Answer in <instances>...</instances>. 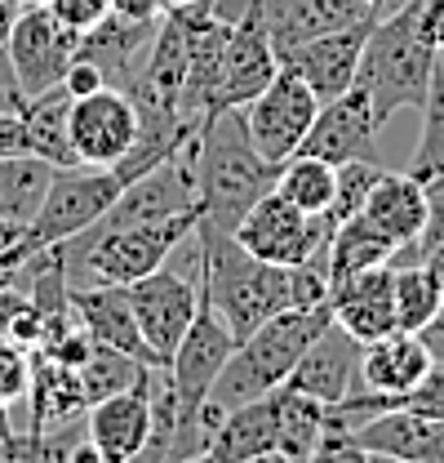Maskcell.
Returning a JSON list of instances; mask_svg holds the SVG:
<instances>
[{"mask_svg":"<svg viewBox=\"0 0 444 463\" xmlns=\"http://www.w3.org/2000/svg\"><path fill=\"white\" fill-rule=\"evenodd\" d=\"M272 410H276V450L302 463L329 432V405H320L307 392L293 388H276L272 392Z\"/></svg>","mask_w":444,"mask_h":463,"instance_id":"27","label":"cell"},{"mask_svg":"<svg viewBox=\"0 0 444 463\" xmlns=\"http://www.w3.org/2000/svg\"><path fill=\"white\" fill-rule=\"evenodd\" d=\"M71 94L54 85L45 94H32L23 103V134H27V152L50 161V165H76V152H71Z\"/></svg>","mask_w":444,"mask_h":463,"instance_id":"25","label":"cell"},{"mask_svg":"<svg viewBox=\"0 0 444 463\" xmlns=\"http://www.w3.org/2000/svg\"><path fill=\"white\" fill-rule=\"evenodd\" d=\"M156 23L161 18H125V14H107L103 23H94L89 32H80V45L76 58L94 62L107 85L116 90H129L134 76H138V58H147L152 50V36H156Z\"/></svg>","mask_w":444,"mask_h":463,"instance_id":"22","label":"cell"},{"mask_svg":"<svg viewBox=\"0 0 444 463\" xmlns=\"http://www.w3.org/2000/svg\"><path fill=\"white\" fill-rule=\"evenodd\" d=\"M267 450H276V410H272V397L231 405V410H222L218 419L209 423L205 455H214L218 463H245L254 455H267Z\"/></svg>","mask_w":444,"mask_h":463,"instance_id":"24","label":"cell"},{"mask_svg":"<svg viewBox=\"0 0 444 463\" xmlns=\"http://www.w3.org/2000/svg\"><path fill=\"white\" fill-rule=\"evenodd\" d=\"M360 219L369 228H378L387 241L400 245L395 254V268L400 263H418V236L427 228V192H422V178L413 174H383L360 210Z\"/></svg>","mask_w":444,"mask_h":463,"instance_id":"20","label":"cell"},{"mask_svg":"<svg viewBox=\"0 0 444 463\" xmlns=\"http://www.w3.org/2000/svg\"><path fill=\"white\" fill-rule=\"evenodd\" d=\"M436 76H440V80H444V54L436 58Z\"/></svg>","mask_w":444,"mask_h":463,"instance_id":"48","label":"cell"},{"mask_svg":"<svg viewBox=\"0 0 444 463\" xmlns=\"http://www.w3.org/2000/svg\"><path fill=\"white\" fill-rule=\"evenodd\" d=\"M422 192H427V228L418 236V263L427 259V250H436L444 241V174L422 178Z\"/></svg>","mask_w":444,"mask_h":463,"instance_id":"34","label":"cell"},{"mask_svg":"<svg viewBox=\"0 0 444 463\" xmlns=\"http://www.w3.org/2000/svg\"><path fill=\"white\" fill-rule=\"evenodd\" d=\"M418 339H422V347L431 352V361H436V365H444V298H440V312H436V317L418 330Z\"/></svg>","mask_w":444,"mask_h":463,"instance_id":"40","label":"cell"},{"mask_svg":"<svg viewBox=\"0 0 444 463\" xmlns=\"http://www.w3.org/2000/svg\"><path fill=\"white\" fill-rule=\"evenodd\" d=\"M329 321H333L329 303H320V307H289V312H276L272 321H263L249 339H240L236 352H231V361L222 365L209 402L200 405L205 432H209V423L218 419L222 410L258 402V397H272L276 388H284V379L293 374V365L302 361V352L311 347V339Z\"/></svg>","mask_w":444,"mask_h":463,"instance_id":"3","label":"cell"},{"mask_svg":"<svg viewBox=\"0 0 444 463\" xmlns=\"http://www.w3.org/2000/svg\"><path fill=\"white\" fill-rule=\"evenodd\" d=\"M76 45H80V32L62 27L45 0L23 5V14L14 18V27L5 36V58H9V71H14L23 99L54 90L76 58Z\"/></svg>","mask_w":444,"mask_h":463,"instance_id":"9","label":"cell"},{"mask_svg":"<svg viewBox=\"0 0 444 463\" xmlns=\"http://www.w3.org/2000/svg\"><path fill=\"white\" fill-rule=\"evenodd\" d=\"M245 5H249V0H209V9H214L218 18H227V23H236V18L245 14Z\"/></svg>","mask_w":444,"mask_h":463,"instance_id":"43","label":"cell"},{"mask_svg":"<svg viewBox=\"0 0 444 463\" xmlns=\"http://www.w3.org/2000/svg\"><path fill=\"white\" fill-rule=\"evenodd\" d=\"M436 50L413 32V0H400L395 9L378 14L360 54L356 90L374 103V116L387 125L404 108H422L427 90L436 80Z\"/></svg>","mask_w":444,"mask_h":463,"instance_id":"5","label":"cell"},{"mask_svg":"<svg viewBox=\"0 0 444 463\" xmlns=\"http://www.w3.org/2000/svg\"><path fill=\"white\" fill-rule=\"evenodd\" d=\"M369 23H356V27H342V32H329V36H316L298 50L280 58V67H289L293 76L307 80V90L329 103L338 94H347L356 85V71H360V54H365V41H369Z\"/></svg>","mask_w":444,"mask_h":463,"instance_id":"18","label":"cell"},{"mask_svg":"<svg viewBox=\"0 0 444 463\" xmlns=\"http://www.w3.org/2000/svg\"><path fill=\"white\" fill-rule=\"evenodd\" d=\"M120 192H125V178L111 165H58L54 178H50V192H45V201L36 210V219L18 232V241L0 254V268L14 272L32 254L67 245L71 236L94 228L120 201Z\"/></svg>","mask_w":444,"mask_h":463,"instance_id":"6","label":"cell"},{"mask_svg":"<svg viewBox=\"0 0 444 463\" xmlns=\"http://www.w3.org/2000/svg\"><path fill=\"white\" fill-rule=\"evenodd\" d=\"M138 143V108L125 90L103 85L71 103V152L76 165H120Z\"/></svg>","mask_w":444,"mask_h":463,"instance_id":"12","label":"cell"},{"mask_svg":"<svg viewBox=\"0 0 444 463\" xmlns=\"http://www.w3.org/2000/svg\"><path fill=\"white\" fill-rule=\"evenodd\" d=\"M209 0H161V14H173V9H200Z\"/></svg>","mask_w":444,"mask_h":463,"instance_id":"44","label":"cell"},{"mask_svg":"<svg viewBox=\"0 0 444 463\" xmlns=\"http://www.w3.org/2000/svg\"><path fill=\"white\" fill-rule=\"evenodd\" d=\"M231 236H236L254 259L298 268V263H320V259H325L333 223L325 214H302L298 205H289L276 187H272L263 201L249 205V214L236 223Z\"/></svg>","mask_w":444,"mask_h":463,"instance_id":"8","label":"cell"},{"mask_svg":"<svg viewBox=\"0 0 444 463\" xmlns=\"http://www.w3.org/2000/svg\"><path fill=\"white\" fill-rule=\"evenodd\" d=\"M409 174H413V178L444 174V80L440 76L431 80L427 103H422V134H418V147H413Z\"/></svg>","mask_w":444,"mask_h":463,"instance_id":"32","label":"cell"},{"mask_svg":"<svg viewBox=\"0 0 444 463\" xmlns=\"http://www.w3.org/2000/svg\"><path fill=\"white\" fill-rule=\"evenodd\" d=\"M431 365H436V361H431V352L422 347L418 335L395 330L387 339L365 344V356H360V388L383 392V397H395V405H400V397L413 392Z\"/></svg>","mask_w":444,"mask_h":463,"instance_id":"23","label":"cell"},{"mask_svg":"<svg viewBox=\"0 0 444 463\" xmlns=\"http://www.w3.org/2000/svg\"><path fill=\"white\" fill-rule=\"evenodd\" d=\"M147 370H152V365L134 361L129 352H116V347H107V344H94V352L85 356V365L76 370V379H80L85 405H94V402L116 397V392H125V388H134Z\"/></svg>","mask_w":444,"mask_h":463,"instance_id":"30","label":"cell"},{"mask_svg":"<svg viewBox=\"0 0 444 463\" xmlns=\"http://www.w3.org/2000/svg\"><path fill=\"white\" fill-rule=\"evenodd\" d=\"M58 165L32 156V152H18V156H0V223H14V228H27L50 192V178Z\"/></svg>","mask_w":444,"mask_h":463,"instance_id":"28","label":"cell"},{"mask_svg":"<svg viewBox=\"0 0 444 463\" xmlns=\"http://www.w3.org/2000/svg\"><path fill=\"white\" fill-rule=\"evenodd\" d=\"M413 32L444 54V0H413Z\"/></svg>","mask_w":444,"mask_h":463,"instance_id":"37","label":"cell"},{"mask_svg":"<svg viewBox=\"0 0 444 463\" xmlns=\"http://www.w3.org/2000/svg\"><path fill=\"white\" fill-rule=\"evenodd\" d=\"M351 446H360L365 455H391V459H413V463H444V419L431 414H413V410H383L365 423H356L347 432Z\"/></svg>","mask_w":444,"mask_h":463,"instance_id":"19","label":"cell"},{"mask_svg":"<svg viewBox=\"0 0 444 463\" xmlns=\"http://www.w3.org/2000/svg\"><path fill=\"white\" fill-rule=\"evenodd\" d=\"M302 463H369V455L360 446H351L347 437H325Z\"/></svg>","mask_w":444,"mask_h":463,"instance_id":"39","label":"cell"},{"mask_svg":"<svg viewBox=\"0 0 444 463\" xmlns=\"http://www.w3.org/2000/svg\"><path fill=\"white\" fill-rule=\"evenodd\" d=\"M67 298H71V312L80 321V330L94 339V344H107L116 352H129L134 361L143 365H161L152 356V347L138 330V317L129 307V294L125 286H67Z\"/></svg>","mask_w":444,"mask_h":463,"instance_id":"21","label":"cell"},{"mask_svg":"<svg viewBox=\"0 0 444 463\" xmlns=\"http://www.w3.org/2000/svg\"><path fill=\"white\" fill-rule=\"evenodd\" d=\"M152 370L134 388L85 410V437L98 446V455L107 463H134L152 437Z\"/></svg>","mask_w":444,"mask_h":463,"instance_id":"14","label":"cell"},{"mask_svg":"<svg viewBox=\"0 0 444 463\" xmlns=\"http://www.w3.org/2000/svg\"><path fill=\"white\" fill-rule=\"evenodd\" d=\"M71 99H89V94H98L103 85H107V76L94 67V62H85V58H71V67L62 71V80H58Z\"/></svg>","mask_w":444,"mask_h":463,"instance_id":"38","label":"cell"},{"mask_svg":"<svg viewBox=\"0 0 444 463\" xmlns=\"http://www.w3.org/2000/svg\"><path fill=\"white\" fill-rule=\"evenodd\" d=\"M276 71H280V58H276V50H272L267 27H263V5L249 0L245 14H240V18L231 23V32H227L218 85H214V112L254 103V99L276 80Z\"/></svg>","mask_w":444,"mask_h":463,"instance_id":"11","label":"cell"},{"mask_svg":"<svg viewBox=\"0 0 444 463\" xmlns=\"http://www.w3.org/2000/svg\"><path fill=\"white\" fill-rule=\"evenodd\" d=\"M378 134L383 120L374 116V103L365 99V90H347L329 103H320V112L311 120L307 138L298 152L320 156L329 165H347V161H374L378 156Z\"/></svg>","mask_w":444,"mask_h":463,"instance_id":"13","label":"cell"},{"mask_svg":"<svg viewBox=\"0 0 444 463\" xmlns=\"http://www.w3.org/2000/svg\"><path fill=\"white\" fill-rule=\"evenodd\" d=\"M258 5H263V27L272 36L276 58L316 41V36L378 18V9L369 0H258Z\"/></svg>","mask_w":444,"mask_h":463,"instance_id":"17","label":"cell"},{"mask_svg":"<svg viewBox=\"0 0 444 463\" xmlns=\"http://www.w3.org/2000/svg\"><path fill=\"white\" fill-rule=\"evenodd\" d=\"M196 245H200V298L227 321L236 344L249 339L276 312L329 303L325 259L284 268L254 259L236 236H196Z\"/></svg>","mask_w":444,"mask_h":463,"instance_id":"1","label":"cell"},{"mask_svg":"<svg viewBox=\"0 0 444 463\" xmlns=\"http://www.w3.org/2000/svg\"><path fill=\"white\" fill-rule=\"evenodd\" d=\"M400 410L444 419V365H431V370L422 374V383H418L413 392H404V397H400Z\"/></svg>","mask_w":444,"mask_h":463,"instance_id":"35","label":"cell"},{"mask_svg":"<svg viewBox=\"0 0 444 463\" xmlns=\"http://www.w3.org/2000/svg\"><path fill=\"white\" fill-rule=\"evenodd\" d=\"M369 5H374V9H378V14H387V9H395V5H400V0H369Z\"/></svg>","mask_w":444,"mask_h":463,"instance_id":"46","label":"cell"},{"mask_svg":"<svg viewBox=\"0 0 444 463\" xmlns=\"http://www.w3.org/2000/svg\"><path fill=\"white\" fill-rule=\"evenodd\" d=\"M125 294H129V307L138 317V330H143V339L152 347V356L161 365H169L173 347L182 344V335L191 330V321L200 312V245H196L187 272L161 263L156 272H147L134 286H125Z\"/></svg>","mask_w":444,"mask_h":463,"instance_id":"7","label":"cell"},{"mask_svg":"<svg viewBox=\"0 0 444 463\" xmlns=\"http://www.w3.org/2000/svg\"><path fill=\"white\" fill-rule=\"evenodd\" d=\"M316 112H320V99H316V94L307 90V80L293 76L289 67H280L276 80H272L254 103L240 108L254 147H258L272 165H284L289 156H298V147H302V138H307Z\"/></svg>","mask_w":444,"mask_h":463,"instance_id":"10","label":"cell"},{"mask_svg":"<svg viewBox=\"0 0 444 463\" xmlns=\"http://www.w3.org/2000/svg\"><path fill=\"white\" fill-rule=\"evenodd\" d=\"M245 463H293V459L280 455V450H267V455H254V459H245Z\"/></svg>","mask_w":444,"mask_h":463,"instance_id":"45","label":"cell"},{"mask_svg":"<svg viewBox=\"0 0 444 463\" xmlns=\"http://www.w3.org/2000/svg\"><path fill=\"white\" fill-rule=\"evenodd\" d=\"M400 245L387 241L378 228H369L360 214L338 223L329 236V250H325V277L342 281V277H356V272H369V268H383V263H395Z\"/></svg>","mask_w":444,"mask_h":463,"instance_id":"26","label":"cell"},{"mask_svg":"<svg viewBox=\"0 0 444 463\" xmlns=\"http://www.w3.org/2000/svg\"><path fill=\"white\" fill-rule=\"evenodd\" d=\"M178 463H218L214 455H191V459H178Z\"/></svg>","mask_w":444,"mask_h":463,"instance_id":"47","label":"cell"},{"mask_svg":"<svg viewBox=\"0 0 444 463\" xmlns=\"http://www.w3.org/2000/svg\"><path fill=\"white\" fill-rule=\"evenodd\" d=\"M18 152H27L23 120L18 116H0V156H18Z\"/></svg>","mask_w":444,"mask_h":463,"instance_id":"41","label":"cell"},{"mask_svg":"<svg viewBox=\"0 0 444 463\" xmlns=\"http://www.w3.org/2000/svg\"><path fill=\"white\" fill-rule=\"evenodd\" d=\"M191 170H196V196H200L196 236H231L236 223L249 214V205L276 187L280 165H272L254 147L240 108H227L200 125Z\"/></svg>","mask_w":444,"mask_h":463,"instance_id":"2","label":"cell"},{"mask_svg":"<svg viewBox=\"0 0 444 463\" xmlns=\"http://www.w3.org/2000/svg\"><path fill=\"white\" fill-rule=\"evenodd\" d=\"M111 14H125V18H161V0H111Z\"/></svg>","mask_w":444,"mask_h":463,"instance_id":"42","label":"cell"},{"mask_svg":"<svg viewBox=\"0 0 444 463\" xmlns=\"http://www.w3.org/2000/svg\"><path fill=\"white\" fill-rule=\"evenodd\" d=\"M196 236V223H120V219H98L94 228L71 236L62 250L67 286H134L138 277L156 272L169 263L182 241Z\"/></svg>","mask_w":444,"mask_h":463,"instance_id":"4","label":"cell"},{"mask_svg":"<svg viewBox=\"0 0 444 463\" xmlns=\"http://www.w3.org/2000/svg\"><path fill=\"white\" fill-rule=\"evenodd\" d=\"M444 286L431 277L427 263H400L395 268V326L418 335L440 312Z\"/></svg>","mask_w":444,"mask_h":463,"instance_id":"31","label":"cell"},{"mask_svg":"<svg viewBox=\"0 0 444 463\" xmlns=\"http://www.w3.org/2000/svg\"><path fill=\"white\" fill-rule=\"evenodd\" d=\"M329 312L333 321L360 339V344H374V339H387L395 335V263L383 268H369V272H356V277H342L329 286Z\"/></svg>","mask_w":444,"mask_h":463,"instance_id":"16","label":"cell"},{"mask_svg":"<svg viewBox=\"0 0 444 463\" xmlns=\"http://www.w3.org/2000/svg\"><path fill=\"white\" fill-rule=\"evenodd\" d=\"M54 9V18L71 32H89L94 23H103L111 14V0H45Z\"/></svg>","mask_w":444,"mask_h":463,"instance_id":"36","label":"cell"},{"mask_svg":"<svg viewBox=\"0 0 444 463\" xmlns=\"http://www.w3.org/2000/svg\"><path fill=\"white\" fill-rule=\"evenodd\" d=\"M23 5H36V0H23Z\"/></svg>","mask_w":444,"mask_h":463,"instance_id":"49","label":"cell"},{"mask_svg":"<svg viewBox=\"0 0 444 463\" xmlns=\"http://www.w3.org/2000/svg\"><path fill=\"white\" fill-rule=\"evenodd\" d=\"M387 170H378V161H347V165H338L333 201H329V210H325V219H329L333 228L347 223V219H356L365 210V201H369V192H374V183Z\"/></svg>","mask_w":444,"mask_h":463,"instance_id":"33","label":"cell"},{"mask_svg":"<svg viewBox=\"0 0 444 463\" xmlns=\"http://www.w3.org/2000/svg\"><path fill=\"white\" fill-rule=\"evenodd\" d=\"M333 178H338V165L298 152V156H289V161L280 165L276 192L289 205H298L302 214H325L333 201Z\"/></svg>","mask_w":444,"mask_h":463,"instance_id":"29","label":"cell"},{"mask_svg":"<svg viewBox=\"0 0 444 463\" xmlns=\"http://www.w3.org/2000/svg\"><path fill=\"white\" fill-rule=\"evenodd\" d=\"M360 356H365V344L351 339L338 321H329L311 347L302 352V361L293 365V374L284 379V388L293 392H307L320 405H338L342 397H351L360 388Z\"/></svg>","mask_w":444,"mask_h":463,"instance_id":"15","label":"cell"}]
</instances>
